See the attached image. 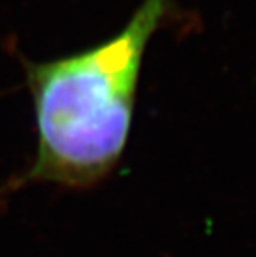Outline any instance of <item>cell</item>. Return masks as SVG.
<instances>
[{
	"instance_id": "obj_1",
	"label": "cell",
	"mask_w": 256,
	"mask_h": 257,
	"mask_svg": "<svg viewBox=\"0 0 256 257\" xmlns=\"http://www.w3.org/2000/svg\"><path fill=\"white\" fill-rule=\"evenodd\" d=\"M168 0H143L110 40L29 67L37 153L29 181L87 186L117 165L132 126L141 62Z\"/></svg>"
}]
</instances>
